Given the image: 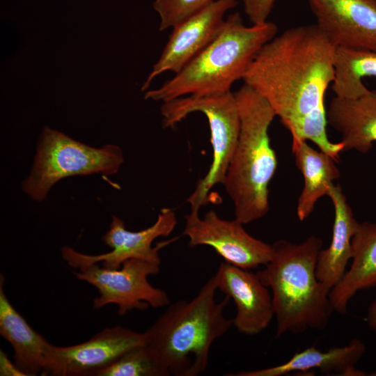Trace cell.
Returning <instances> with one entry per match:
<instances>
[{
    "label": "cell",
    "mask_w": 376,
    "mask_h": 376,
    "mask_svg": "<svg viewBox=\"0 0 376 376\" xmlns=\"http://www.w3.org/2000/svg\"><path fill=\"white\" fill-rule=\"evenodd\" d=\"M336 49L317 24L292 27L263 46L242 80L267 102L290 132L325 109Z\"/></svg>",
    "instance_id": "cell-1"
},
{
    "label": "cell",
    "mask_w": 376,
    "mask_h": 376,
    "mask_svg": "<svg viewBox=\"0 0 376 376\" xmlns=\"http://www.w3.org/2000/svg\"><path fill=\"white\" fill-rule=\"evenodd\" d=\"M215 274L190 300L169 304L144 332L146 343L159 356L171 375L197 376L208 364L213 343L233 325L224 311L230 298L217 301Z\"/></svg>",
    "instance_id": "cell-2"
},
{
    "label": "cell",
    "mask_w": 376,
    "mask_h": 376,
    "mask_svg": "<svg viewBox=\"0 0 376 376\" xmlns=\"http://www.w3.org/2000/svg\"><path fill=\"white\" fill-rule=\"evenodd\" d=\"M322 241L311 235L300 244L279 240L269 262L257 272L271 289L276 337L324 329L334 311L329 292L318 281L316 263Z\"/></svg>",
    "instance_id": "cell-3"
},
{
    "label": "cell",
    "mask_w": 376,
    "mask_h": 376,
    "mask_svg": "<svg viewBox=\"0 0 376 376\" xmlns=\"http://www.w3.org/2000/svg\"><path fill=\"white\" fill-rule=\"evenodd\" d=\"M234 94L240 133L223 185L233 203L235 219L246 224L269 211L268 187L278 162L268 130L276 115L251 86L244 84Z\"/></svg>",
    "instance_id": "cell-4"
},
{
    "label": "cell",
    "mask_w": 376,
    "mask_h": 376,
    "mask_svg": "<svg viewBox=\"0 0 376 376\" xmlns=\"http://www.w3.org/2000/svg\"><path fill=\"white\" fill-rule=\"evenodd\" d=\"M277 33L278 26L272 22L246 26L239 13L230 14L205 49L159 88L146 92L144 97L165 102L185 95L230 91L260 49Z\"/></svg>",
    "instance_id": "cell-5"
},
{
    "label": "cell",
    "mask_w": 376,
    "mask_h": 376,
    "mask_svg": "<svg viewBox=\"0 0 376 376\" xmlns=\"http://www.w3.org/2000/svg\"><path fill=\"white\" fill-rule=\"evenodd\" d=\"M123 162V151L116 145L94 148L45 127L33 166L22 183V189L32 200L41 202L61 179L93 173L113 175Z\"/></svg>",
    "instance_id": "cell-6"
},
{
    "label": "cell",
    "mask_w": 376,
    "mask_h": 376,
    "mask_svg": "<svg viewBox=\"0 0 376 376\" xmlns=\"http://www.w3.org/2000/svg\"><path fill=\"white\" fill-rule=\"evenodd\" d=\"M163 127H173L189 114L201 112L210 130L212 162L204 178L187 198L191 211H198L208 201V193L218 184H224L226 171L236 147L240 133V114L234 93L230 91L205 95H187L162 102L160 107Z\"/></svg>",
    "instance_id": "cell-7"
},
{
    "label": "cell",
    "mask_w": 376,
    "mask_h": 376,
    "mask_svg": "<svg viewBox=\"0 0 376 376\" xmlns=\"http://www.w3.org/2000/svg\"><path fill=\"white\" fill-rule=\"evenodd\" d=\"M160 271V264L138 259L125 260L118 269L91 264L73 272L75 277L93 285L99 296L94 299L93 307L101 308L115 304L118 314L125 315L134 309L145 311L149 306L162 308L170 304L167 293L154 287L148 276Z\"/></svg>",
    "instance_id": "cell-8"
},
{
    "label": "cell",
    "mask_w": 376,
    "mask_h": 376,
    "mask_svg": "<svg viewBox=\"0 0 376 376\" xmlns=\"http://www.w3.org/2000/svg\"><path fill=\"white\" fill-rule=\"evenodd\" d=\"M176 224V215L169 207L160 210L156 221L152 226L139 231L128 230L121 219L112 216L109 228L102 236L103 242L111 251L98 255H88L64 246L61 249V256L68 265L77 269L100 262L104 267L118 269L123 262L130 259L161 265L159 251L175 239L159 242L154 247L152 244L159 237L169 235Z\"/></svg>",
    "instance_id": "cell-9"
},
{
    "label": "cell",
    "mask_w": 376,
    "mask_h": 376,
    "mask_svg": "<svg viewBox=\"0 0 376 376\" xmlns=\"http://www.w3.org/2000/svg\"><path fill=\"white\" fill-rule=\"evenodd\" d=\"M144 332L117 325L104 328L79 344L47 350L42 375L95 376L127 350L145 344Z\"/></svg>",
    "instance_id": "cell-10"
},
{
    "label": "cell",
    "mask_w": 376,
    "mask_h": 376,
    "mask_svg": "<svg viewBox=\"0 0 376 376\" xmlns=\"http://www.w3.org/2000/svg\"><path fill=\"white\" fill-rule=\"evenodd\" d=\"M185 218L182 235L189 238L191 247L209 246L225 262L245 269L265 266L272 257V244L251 236L236 219H223L213 210L203 218L197 211H191Z\"/></svg>",
    "instance_id": "cell-11"
},
{
    "label": "cell",
    "mask_w": 376,
    "mask_h": 376,
    "mask_svg": "<svg viewBox=\"0 0 376 376\" xmlns=\"http://www.w3.org/2000/svg\"><path fill=\"white\" fill-rule=\"evenodd\" d=\"M238 4L237 0H215L172 29L167 43L141 87L165 72L175 74L205 49L221 31L225 15Z\"/></svg>",
    "instance_id": "cell-12"
},
{
    "label": "cell",
    "mask_w": 376,
    "mask_h": 376,
    "mask_svg": "<svg viewBox=\"0 0 376 376\" xmlns=\"http://www.w3.org/2000/svg\"><path fill=\"white\" fill-rule=\"evenodd\" d=\"M336 47L376 52V0H306Z\"/></svg>",
    "instance_id": "cell-13"
},
{
    "label": "cell",
    "mask_w": 376,
    "mask_h": 376,
    "mask_svg": "<svg viewBox=\"0 0 376 376\" xmlns=\"http://www.w3.org/2000/svg\"><path fill=\"white\" fill-rule=\"evenodd\" d=\"M217 288L235 303L233 325L241 334L254 336L265 330L274 317L269 288L257 272L223 262L214 274Z\"/></svg>",
    "instance_id": "cell-14"
},
{
    "label": "cell",
    "mask_w": 376,
    "mask_h": 376,
    "mask_svg": "<svg viewBox=\"0 0 376 376\" xmlns=\"http://www.w3.org/2000/svg\"><path fill=\"white\" fill-rule=\"evenodd\" d=\"M327 195L334 207V221L331 243L328 248L321 249L318 253L316 276L325 289L330 292L341 280L352 260V240L359 222L340 185L332 184Z\"/></svg>",
    "instance_id": "cell-15"
},
{
    "label": "cell",
    "mask_w": 376,
    "mask_h": 376,
    "mask_svg": "<svg viewBox=\"0 0 376 376\" xmlns=\"http://www.w3.org/2000/svg\"><path fill=\"white\" fill-rule=\"evenodd\" d=\"M366 352L364 343L354 338L342 347L322 351L315 347L296 352L286 362L270 368L242 371L227 375L236 376H281L295 372L318 370L322 373L341 376H363L364 372L357 365Z\"/></svg>",
    "instance_id": "cell-16"
},
{
    "label": "cell",
    "mask_w": 376,
    "mask_h": 376,
    "mask_svg": "<svg viewBox=\"0 0 376 376\" xmlns=\"http://www.w3.org/2000/svg\"><path fill=\"white\" fill-rule=\"evenodd\" d=\"M327 120L340 134L343 151L368 152L376 141V88L357 97L334 96Z\"/></svg>",
    "instance_id": "cell-17"
},
{
    "label": "cell",
    "mask_w": 376,
    "mask_h": 376,
    "mask_svg": "<svg viewBox=\"0 0 376 376\" xmlns=\"http://www.w3.org/2000/svg\"><path fill=\"white\" fill-rule=\"evenodd\" d=\"M352 245L350 268L329 294L334 311L341 314L358 292L376 285V223H359Z\"/></svg>",
    "instance_id": "cell-18"
},
{
    "label": "cell",
    "mask_w": 376,
    "mask_h": 376,
    "mask_svg": "<svg viewBox=\"0 0 376 376\" xmlns=\"http://www.w3.org/2000/svg\"><path fill=\"white\" fill-rule=\"evenodd\" d=\"M4 278L0 276V334L13 347L14 363L25 376L41 373L51 344L36 331L11 304L3 289Z\"/></svg>",
    "instance_id": "cell-19"
},
{
    "label": "cell",
    "mask_w": 376,
    "mask_h": 376,
    "mask_svg": "<svg viewBox=\"0 0 376 376\" xmlns=\"http://www.w3.org/2000/svg\"><path fill=\"white\" fill-rule=\"evenodd\" d=\"M292 150L304 180L297 207V217L304 221L312 213L318 199L327 195L340 171L331 157L315 150L306 141H292Z\"/></svg>",
    "instance_id": "cell-20"
},
{
    "label": "cell",
    "mask_w": 376,
    "mask_h": 376,
    "mask_svg": "<svg viewBox=\"0 0 376 376\" xmlns=\"http://www.w3.org/2000/svg\"><path fill=\"white\" fill-rule=\"evenodd\" d=\"M365 77L376 78V52L337 47L331 89L335 96L357 97L369 89Z\"/></svg>",
    "instance_id": "cell-21"
},
{
    "label": "cell",
    "mask_w": 376,
    "mask_h": 376,
    "mask_svg": "<svg viewBox=\"0 0 376 376\" xmlns=\"http://www.w3.org/2000/svg\"><path fill=\"white\" fill-rule=\"evenodd\" d=\"M168 368L146 343L136 346L122 354L95 376H169Z\"/></svg>",
    "instance_id": "cell-22"
},
{
    "label": "cell",
    "mask_w": 376,
    "mask_h": 376,
    "mask_svg": "<svg viewBox=\"0 0 376 376\" xmlns=\"http://www.w3.org/2000/svg\"><path fill=\"white\" fill-rule=\"evenodd\" d=\"M215 0H154L152 6L158 14L162 31L183 21Z\"/></svg>",
    "instance_id": "cell-23"
},
{
    "label": "cell",
    "mask_w": 376,
    "mask_h": 376,
    "mask_svg": "<svg viewBox=\"0 0 376 376\" xmlns=\"http://www.w3.org/2000/svg\"><path fill=\"white\" fill-rule=\"evenodd\" d=\"M276 0H242L244 11L251 24H261L268 17Z\"/></svg>",
    "instance_id": "cell-24"
},
{
    "label": "cell",
    "mask_w": 376,
    "mask_h": 376,
    "mask_svg": "<svg viewBox=\"0 0 376 376\" xmlns=\"http://www.w3.org/2000/svg\"><path fill=\"white\" fill-rule=\"evenodd\" d=\"M0 375L1 376H25V375L12 362L6 354L0 351Z\"/></svg>",
    "instance_id": "cell-25"
},
{
    "label": "cell",
    "mask_w": 376,
    "mask_h": 376,
    "mask_svg": "<svg viewBox=\"0 0 376 376\" xmlns=\"http://www.w3.org/2000/svg\"><path fill=\"white\" fill-rule=\"evenodd\" d=\"M366 321L368 327L376 334V299L368 308Z\"/></svg>",
    "instance_id": "cell-26"
}]
</instances>
